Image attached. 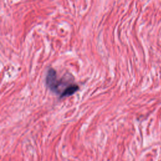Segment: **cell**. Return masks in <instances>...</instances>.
<instances>
[{"label": "cell", "instance_id": "obj_1", "mask_svg": "<svg viewBox=\"0 0 161 161\" xmlns=\"http://www.w3.org/2000/svg\"><path fill=\"white\" fill-rule=\"evenodd\" d=\"M45 82L47 86L52 92L59 95V97L70 85L72 84V83L67 81L64 77L58 79L55 70L53 68H50L48 70L46 75Z\"/></svg>", "mask_w": 161, "mask_h": 161}]
</instances>
